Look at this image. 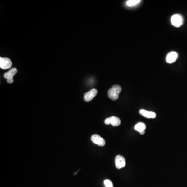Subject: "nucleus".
Returning a JSON list of instances; mask_svg holds the SVG:
<instances>
[{
	"mask_svg": "<svg viewBox=\"0 0 187 187\" xmlns=\"http://www.w3.org/2000/svg\"><path fill=\"white\" fill-rule=\"evenodd\" d=\"M98 94V91L95 89H91L90 91L85 94L84 96V99L85 102H89L93 99Z\"/></svg>",
	"mask_w": 187,
	"mask_h": 187,
	"instance_id": "obj_6",
	"label": "nucleus"
},
{
	"mask_svg": "<svg viewBox=\"0 0 187 187\" xmlns=\"http://www.w3.org/2000/svg\"><path fill=\"white\" fill-rule=\"evenodd\" d=\"M139 113L141 116L147 119H154L157 116L156 113L153 111H147L144 109L140 110Z\"/></svg>",
	"mask_w": 187,
	"mask_h": 187,
	"instance_id": "obj_10",
	"label": "nucleus"
},
{
	"mask_svg": "<svg viewBox=\"0 0 187 187\" xmlns=\"http://www.w3.org/2000/svg\"><path fill=\"white\" fill-rule=\"evenodd\" d=\"M105 187H113V185L112 182L109 179H106L104 181Z\"/></svg>",
	"mask_w": 187,
	"mask_h": 187,
	"instance_id": "obj_13",
	"label": "nucleus"
},
{
	"mask_svg": "<svg viewBox=\"0 0 187 187\" xmlns=\"http://www.w3.org/2000/svg\"><path fill=\"white\" fill-rule=\"evenodd\" d=\"M121 91L122 88L120 86L118 85H113L108 91V96L112 100H117Z\"/></svg>",
	"mask_w": 187,
	"mask_h": 187,
	"instance_id": "obj_1",
	"label": "nucleus"
},
{
	"mask_svg": "<svg viewBox=\"0 0 187 187\" xmlns=\"http://www.w3.org/2000/svg\"><path fill=\"white\" fill-rule=\"evenodd\" d=\"M171 22L172 25L175 27H181L184 23V19L181 15L175 14L171 18Z\"/></svg>",
	"mask_w": 187,
	"mask_h": 187,
	"instance_id": "obj_2",
	"label": "nucleus"
},
{
	"mask_svg": "<svg viewBox=\"0 0 187 187\" xmlns=\"http://www.w3.org/2000/svg\"><path fill=\"white\" fill-rule=\"evenodd\" d=\"M140 2V0H129L126 2V5L129 7H133L138 4Z\"/></svg>",
	"mask_w": 187,
	"mask_h": 187,
	"instance_id": "obj_12",
	"label": "nucleus"
},
{
	"mask_svg": "<svg viewBox=\"0 0 187 187\" xmlns=\"http://www.w3.org/2000/svg\"><path fill=\"white\" fill-rule=\"evenodd\" d=\"M134 129L135 130L139 132L141 135H144L145 133V130L146 129V124L143 122H139L135 126Z\"/></svg>",
	"mask_w": 187,
	"mask_h": 187,
	"instance_id": "obj_11",
	"label": "nucleus"
},
{
	"mask_svg": "<svg viewBox=\"0 0 187 187\" xmlns=\"http://www.w3.org/2000/svg\"><path fill=\"white\" fill-rule=\"evenodd\" d=\"M178 56V55L176 52H171L167 55L166 61L168 64H172L177 59Z\"/></svg>",
	"mask_w": 187,
	"mask_h": 187,
	"instance_id": "obj_9",
	"label": "nucleus"
},
{
	"mask_svg": "<svg viewBox=\"0 0 187 187\" xmlns=\"http://www.w3.org/2000/svg\"><path fill=\"white\" fill-rule=\"evenodd\" d=\"M12 66V62L8 58L0 57V68L2 69H8Z\"/></svg>",
	"mask_w": 187,
	"mask_h": 187,
	"instance_id": "obj_3",
	"label": "nucleus"
},
{
	"mask_svg": "<svg viewBox=\"0 0 187 187\" xmlns=\"http://www.w3.org/2000/svg\"><path fill=\"white\" fill-rule=\"evenodd\" d=\"M115 164L117 169L123 168L126 165L125 159L122 155H117L115 159Z\"/></svg>",
	"mask_w": 187,
	"mask_h": 187,
	"instance_id": "obj_5",
	"label": "nucleus"
},
{
	"mask_svg": "<svg viewBox=\"0 0 187 187\" xmlns=\"http://www.w3.org/2000/svg\"><path fill=\"white\" fill-rule=\"evenodd\" d=\"M17 69L14 68L11 69L9 71L6 73H4V77L5 79H7V83H12L14 82V79H13V77L15 75H16V73H17Z\"/></svg>",
	"mask_w": 187,
	"mask_h": 187,
	"instance_id": "obj_4",
	"label": "nucleus"
},
{
	"mask_svg": "<svg viewBox=\"0 0 187 187\" xmlns=\"http://www.w3.org/2000/svg\"><path fill=\"white\" fill-rule=\"evenodd\" d=\"M91 140L99 146H104L106 144L105 139L97 134L93 135L91 137Z\"/></svg>",
	"mask_w": 187,
	"mask_h": 187,
	"instance_id": "obj_8",
	"label": "nucleus"
},
{
	"mask_svg": "<svg viewBox=\"0 0 187 187\" xmlns=\"http://www.w3.org/2000/svg\"><path fill=\"white\" fill-rule=\"evenodd\" d=\"M105 123L106 125L111 124L113 126H118L121 124V120L119 117L111 116L105 120Z\"/></svg>",
	"mask_w": 187,
	"mask_h": 187,
	"instance_id": "obj_7",
	"label": "nucleus"
}]
</instances>
